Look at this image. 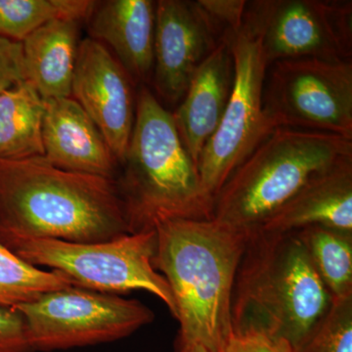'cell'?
I'll use <instances>...</instances> for the list:
<instances>
[{
    "label": "cell",
    "instance_id": "obj_1",
    "mask_svg": "<svg viewBox=\"0 0 352 352\" xmlns=\"http://www.w3.org/2000/svg\"><path fill=\"white\" fill-rule=\"evenodd\" d=\"M132 233L115 179L62 170L43 157L0 160V242L94 243Z\"/></svg>",
    "mask_w": 352,
    "mask_h": 352
},
{
    "label": "cell",
    "instance_id": "obj_2",
    "mask_svg": "<svg viewBox=\"0 0 352 352\" xmlns=\"http://www.w3.org/2000/svg\"><path fill=\"white\" fill-rule=\"evenodd\" d=\"M155 230L153 264L173 293L177 346L220 352L232 335L231 296L249 234L212 219H164Z\"/></svg>",
    "mask_w": 352,
    "mask_h": 352
},
{
    "label": "cell",
    "instance_id": "obj_3",
    "mask_svg": "<svg viewBox=\"0 0 352 352\" xmlns=\"http://www.w3.org/2000/svg\"><path fill=\"white\" fill-rule=\"evenodd\" d=\"M332 302L296 231L249 234L231 296L232 333H266L295 351Z\"/></svg>",
    "mask_w": 352,
    "mask_h": 352
},
{
    "label": "cell",
    "instance_id": "obj_4",
    "mask_svg": "<svg viewBox=\"0 0 352 352\" xmlns=\"http://www.w3.org/2000/svg\"><path fill=\"white\" fill-rule=\"evenodd\" d=\"M122 173L116 177L132 233L164 219H210L212 204L183 145L173 113L141 87Z\"/></svg>",
    "mask_w": 352,
    "mask_h": 352
},
{
    "label": "cell",
    "instance_id": "obj_5",
    "mask_svg": "<svg viewBox=\"0 0 352 352\" xmlns=\"http://www.w3.org/2000/svg\"><path fill=\"white\" fill-rule=\"evenodd\" d=\"M351 159V139L278 127L224 183L210 219L241 232L258 230L312 178Z\"/></svg>",
    "mask_w": 352,
    "mask_h": 352
},
{
    "label": "cell",
    "instance_id": "obj_6",
    "mask_svg": "<svg viewBox=\"0 0 352 352\" xmlns=\"http://www.w3.org/2000/svg\"><path fill=\"white\" fill-rule=\"evenodd\" d=\"M3 245L28 263L62 273L82 288L118 296L148 292L175 317L170 285L153 264L157 245L155 229L103 242L17 239Z\"/></svg>",
    "mask_w": 352,
    "mask_h": 352
},
{
    "label": "cell",
    "instance_id": "obj_7",
    "mask_svg": "<svg viewBox=\"0 0 352 352\" xmlns=\"http://www.w3.org/2000/svg\"><path fill=\"white\" fill-rule=\"evenodd\" d=\"M234 63L232 90L219 126L199 157L204 194L214 203L233 171L274 131L263 109V87L270 68L261 43L243 23L226 31Z\"/></svg>",
    "mask_w": 352,
    "mask_h": 352
},
{
    "label": "cell",
    "instance_id": "obj_8",
    "mask_svg": "<svg viewBox=\"0 0 352 352\" xmlns=\"http://www.w3.org/2000/svg\"><path fill=\"white\" fill-rule=\"evenodd\" d=\"M15 308L23 315L34 352L113 342L155 318L139 300L78 286L47 292Z\"/></svg>",
    "mask_w": 352,
    "mask_h": 352
},
{
    "label": "cell",
    "instance_id": "obj_9",
    "mask_svg": "<svg viewBox=\"0 0 352 352\" xmlns=\"http://www.w3.org/2000/svg\"><path fill=\"white\" fill-rule=\"evenodd\" d=\"M263 109L273 129H307L352 140V62L317 58L271 64Z\"/></svg>",
    "mask_w": 352,
    "mask_h": 352
},
{
    "label": "cell",
    "instance_id": "obj_10",
    "mask_svg": "<svg viewBox=\"0 0 352 352\" xmlns=\"http://www.w3.org/2000/svg\"><path fill=\"white\" fill-rule=\"evenodd\" d=\"M244 24L259 39L268 66L300 58L351 59V1L248 2Z\"/></svg>",
    "mask_w": 352,
    "mask_h": 352
},
{
    "label": "cell",
    "instance_id": "obj_11",
    "mask_svg": "<svg viewBox=\"0 0 352 352\" xmlns=\"http://www.w3.org/2000/svg\"><path fill=\"white\" fill-rule=\"evenodd\" d=\"M133 82L103 44L80 41L71 97L96 124L118 163H124L135 119Z\"/></svg>",
    "mask_w": 352,
    "mask_h": 352
},
{
    "label": "cell",
    "instance_id": "obj_12",
    "mask_svg": "<svg viewBox=\"0 0 352 352\" xmlns=\"http://www.w3.org/2000/svg\"><path fill=\"white\" fill-rule=\"evenodd\" d=\"M219 32L197 1L156 2L152 76L164 100H182L197 69L219 43Z\"/></svg>",
    "mask_w": 352,
    "mask_h": 352
},
{
    "label": "cell",
    "instance_id": "obj_13",
    "mask_svg": "<svg viewBox=\"0 0 352 352\" xmlns=\"http://www.w3.org/2000/svg\"><path fill=\"white\" fill-rule=\"evenodd\" d=\"M43 143L44 159L62 170L109 179L119 173L105 138L72 97L44 100Z\"/></svg>",
    "mask_w": 352,
    "mask_h": 352
},
{
    "label": "cell",
    "instance_id": "obj_14",
    "mask_svg": "<svg viewBox=\"0 0 352 352\" xmlns=\"http://www.w3.org/2000/svg\"><path fill=\"white\" fill-rule=\"evenodd\" d=\"M233 80L232 53L224 32L214 50L197 69L182 104L173 113L183 145L196 166L204 147L219 126Z\"/></svg>",
    "mask_w": 352,
    "mask_h": 352
},
{
    "label": "cell",
    "instance_id": "obj_15",
    "mask_svg": "<svg viewBox=\"0 0 352 352\" xmlns=\"http://www.w3.org/2000/svg\"><path fill=\"white\" fill-rule=\"evenodd\" d=\"M89 38L113 50L132 82H145L154 67L156 2L97 1L89 19Z\"/></svg>",
    "mask_w": 352,
    "mask_h": 352
},
{
    "label": "cell",
    "instance_id": "obj_16",
    "mask_svg": "<svg viewBox=\"0 0 352 352\" xmlns=\"http://www.w3.org/2000/svg\"><path fill=\"white\" fill-rule=\"evenodd\" d=\"M314 226L352 232V159L312 178L259 229L294 232Z\"/></svg>",
    "mask_w": 352,
    "mask_h": 352
},
{
    "label": "cell",
    "instance_id": "obj_17",
    "mask_svg": "<svg viewBox=\"0 0 352 352\" xmlns=\"http://www.w3.org/2000/svg\"><path fill=\"white\" fill-rule=\"evenodd\" d=\"M82 24L55 20L22 41L25 80L44 100L71 97Z\"/></svg>",
    "mask_w": 352,
    "mask_h": 352
},
{
    "label": "cell",
    "instance_id": "obj_18",
    "mask_svg": "<svg viewBox=\"0 0 352 352\" xmlns=\"http://www.w3.org/2000/svg\"><path fill=\"white\" fill-rule=\"evenodd\" d=\"M44 99L29 80L0 91V160L43 157Z\"/></svg>",
    "mask_w": 352,
    "mask_h": 352
},
{
    "label": "cell",
    "instance_id": "obj_19",
    "mask_svg": "<svg viewBox=\"0 0 352 352\" xmlns=\"http://www.w3.org/2000/svg\"><path fill=\"white\" fill-rule=\"evenodd\" d=\"M296 232L333 300L352 298V232L320 226Z\"/></svg>",
    "mask_w": 352,
    "mask_h": 352
},
{
    "label": "cell",
    "instance_id": "obj_20",
    "mask_svg": "<svg viewBox=\"0 0 352 352\" xmlns=\"http://www.w3.org/2000/svg\"><path fill=\"white\" fill-rule=\"evenodd\" d=\"M97 1L91 0H0V36L14 41L55 20L89 19Z\"/></svg>",
    "mask_w": 352,
    "mask_h": 352
},
{
    "label": "cell",
    "instance_id": "obj_21",
    "mask_svg": "<svg viewBox=\"0 0 352 352\" xmlns=\"http://www.w3.org/2000/svg\"><path fill=\"white\" fill-rule=\"evenodd\" d=\"M71 286L76 284L66 275L32 265L0 242V307H17Z\"/></svg>",
    "mask_w": 352,
    "mask_h": 352
},
{
    "label": "cell",
    "instance_id": "obj_22",
    "mask_svg": "<svg viewBox=\"0 0 352 352\" xmlns=\"http://www.w3.org/2000/svg\"><path fill=\"white\" fill-rule=\"evenodd\" d=\"M294 352H352V298L333 300L327 314Z\"/></svg>",
    "mask_w": 352,
    "mask_h": 352
},
{
    "label": "cell",
    "instance_id": "obj_23",
    "mask_svg": "<svg viewBox=\"0 0 352 352\" xmlns=\"http://www.w3.org/2000/svg\"><path fill=\"white\" fill-rule=\"evenodd\" d=\"M0 352H34L17 308L0 307Z\"/></svg>",
    "mask_w": 352,
    "mask_h": 352
},
{
    "label": "cell",
    "instance_id": "obj_24",
    "mask_svg": "<svg viewBox=\"0 0 352 352\" xmlns=\"http://www.w3.org/2000/svg\"><path fill=\"white\" fill-rule=\"evenodd\" d=\"M197 3L223 32L236 31L244 23L248 6L245 0H197Z\"/></svg>",
    "mask_w": 352,
    "mask_h": 352
},
{
    "label": "cell",
    "instance_id": "obj_25",
    "mask_svg": "<svg viewBox=\"0 0 352 352\" xmlns=\"http://www.w3.org/2000/svg\"><path fill=\"white\" fill-rule=\"evenodd\" d=\"M25 80L22 43L0 36V91Z\"/></svg>",
    "mask_w": 352,
    "mask_h": 352
},
{
    "label": "cell",
    "instance_id": "obj_26",
    "mask_svg": "<svg viewBox=\"0 0 352 352\" xmlns=\"http://www.w3.org/2000/svg\"><path fill=\"white\" fill-rule=\"evenodd\" d=\"M220 352H294L288 342L266 333H232Z\"/></svg>",
    "mask_w": 352,
    "mask_h": 352
},
{
    "label": "cell",
    "instance_id": "obj_27",
    "mask_svg": "<svg viewBox=\"0 0 352 352\" xmlns=\"http://www.w3.org/2000/svg\"><path fill=\"white\" fill-rule=\"evenodd\" d=\"M178 352H210L201 344H189L177 346Z\"/></svg>",
    "mask_w": 352,
    "mask_h": 352
}]
</instances>
